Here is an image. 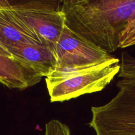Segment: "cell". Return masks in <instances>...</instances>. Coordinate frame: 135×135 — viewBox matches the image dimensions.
<instances>
[{
    "label": "cell",
    "mask_w": 135,
    "mask_h": 135,
    "mask_svg": "<svg viewBox=\"0 0 135 135\" xmlns=\"http://www.w3.org/2000/svg\"><path fill=\"white\" fill-rule=\"evenodd\" d=\"M117 87L109 102L91 108L89 126L96 135H135V79H122Z\"/></svg>",
    "instance_id": "cell-2"
},
{
    "label": "cell",
    "mask_w": 135,
    "mask_h": 135,
    "mask_svg": "<svg viewBox=\"0 0 135 135\" xmlns=\"http://www.w3.org/2000/svg\"><path fill=\"white\" fill-rule=\"evenodd\" d=\"M118 76L125 79H135V58L125 51L121 54Z\"/></svg>",
    "instance_id": "cell-9"
},
{
    "label": "cell",
    "mask_w": 135,
    "mask_h": 135,
    "mask_svg": "<svg viewBox=\"0 0 135 135\" xmlns=\"http://www.w3.org/2000/svg\"><path fill=\"white\" fill-rule=\"evenodd\" d=\"M135 45V12L131 17L120 37L119 48H125Z\"/></svg>",
    "instance_id": "cell-10"
},
{
    "label": "cell",
    "mask_w": 135,
    "mask_h": 135,
    "mask_svg": "<svg viewBox=\"0 0 135 135\" xmlns=\"http://www.w3.org/2000/svg\"><path fill=\"white\" fill-rule=\"evenodd\" d=\"M8 51L17 60L30 66L42 77L50 76L59 66L56 49L50 45L22 44L9 49Z\"/></svg>",
    "instance_id": "cell-6"
},
{
    "label": "cell",
    "mask_w": 135,
    "mask_h": 135,
    "mask_svg": "<svg viewBox=\"0 0 135 135\" xmlns=\"http://www.w3.org/2000/svg\"><path fill=\"white\" fill-rule=\"evenodd\" d=\"M60 1H9V9L40 38L56 49L65 27Z\"/></svg>",
    "instance_id": "cell-3"
},
{
    "label": "cell",
    "mask_w": 135,
    "mask_h": 135,
    "mask_svg": "<svg viewBox=\"0 0 135 135\" xmlns=\"http://www.w3.org/2000/svg\"><path fill=\"white\" fill-rule=\"evenodd\" d=\"M44 135H71L69 127L57 119H52L46 124Z\"/></svg>",
    "instance_id": "cell-11"
},
{
    "label": "cell",
    "mask_w": 135,
    "mask_h": 135,
    "mask_svg": "<svg viewBox=\"0 0 135 135\" xmlns=\"http://www.w3.org/2000/svg\"><path fill=\"white\" fill-rule=\"evenodd\" d=\"M36 71L13 55L0 52V83L11 89L25 90L42 80Z\"/></svg>",
    "instance_id": "cell-8"
},
{
    "label": "cell",
    "mask_w": 135,
    "mask_h": 135,
    "mask_svg": "<svg viewBox=\"0 0 135 135\" xmlns=\"http://www.w3.org/2000/svg\"><path fill=\"white\" fill-rule=\"evenodd\" d=\"M61 10L69 28L110 54L119 48L135 0H65Z\"/></svg>",
    "instance_id": "cell-1"
},
{
    "label": "cell",
    "mask_w": 135,
    "mask_h": 135,
    "mask_svg": "<svg viewBox=\"0 0 135 135\" xmlns=\"http://www.w3.org/2000/svg\"><path fill=\"white\" fill-rule=\"evenodd\" d=\"M9 7V1L0 0V44L7 51L22 44H43L40 38L17 18Z\"/></svg>",
    "instance_id": "cell-7"
},
{
    "label": "cell",
    "mask_w": 135,
    "mask_h": 135,
    "mask_svg": "<svg viewBox=\"0 0 135 135\" xmlns=\"http://www.w3.org/2000/svg\"><path fill=\"white\" fill-rule=\"evenodd\" d=\"M57 68H92L113 56L69 28L66 25L57 44Z\"/></svg>",
    "instance_id": "cell-5"
},
{
    "label": "cell",
    "mask_w": 135,
    "mask_h": 135,
    "mask_svg": "<svg viewBox=\"0 0 135 135\" xmlns=\"http://www.w3.org/2000/svg\"><path fill=\"white\" fill-rule=\"evenodd\" d=\"M0 52L3 53V54H7V55H12L10 53H9V51H8L5 48V47H3V46H1V44H0Z\"/></svg>",
    "instance_id": "cell-12"
},
{
    "label": "cell",
    "mask_w": 135,
    "mask_h": 135,
    "mask_svg": "<svg viewBox=\"0 0 135 135\" xmlns=\"http://www.w3.org/2000/svg\"><path fill=\"white\" fill-rule=\"evenodd\" d=\"M119 59H112L73 77L47 86L51 102H65L86 94L100 92L119 73Z\"/></svg>",
    "instance_id": "cell-4"
}]
</instances>
